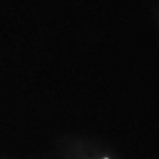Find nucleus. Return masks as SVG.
Here are the masks:
<instances>
[{
	"label": "nucleus",
	"mask_w": 159,
	"mask_h": 159,
	"mask_svg": "<svg viewBox=\"0 0 159 159\" xmlns=\"http://www.w3.org/2000/svg\"><path fill=\"white\" fill-rule=\"evenodd\" d=\"M104 159H109V158H104Z\"/></svg>",
	"instance_id": "f257e3e1"
}]
</instances>
